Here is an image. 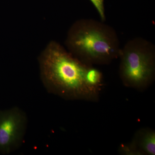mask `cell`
Segmentation results:
<instances>
[{"label": "cell", "mask_w": 155, "mask_h": 155, "mask_svg": "<svg viewBox=\"0 0 155 155\" xmlns=\"http://www.w3.org/2000/svg\"><path fill=\"white\" fill-rule=\"evenodd\" d=\"M38 62L42 81L49 92L66 100L98 101L104 85L102 72L57 42H50Z\"/></svg>", "instance_id": "1"}, {"label": "cell", "mask_w": 155, "mask_h": 155, "mask_svg": "<svg viewBox=\"0 0 155 155\" xmlns=\"http://www.w3.org/2000/svg\"><path fill=\"white\" fill-rule=\"evenodd\" d=\"M69 52L84 64L106 65L119 58L120 41L116 31L104 22L79 19L69 28L66 38Z\"/></svg>", "instance_id": "2"}, {"label": "cell", "mask_w": 155, "mask_h": 155, "mask_svg": "<svg viewBox=\"0 0 155 155\" xmlns=\"http://www.w3.org/2000/svg\"><path fill=\"white\" fill-rule=\"evenodd\" d=\"M119 74L127 87L143 90L154 81L155 46L142 38L131 39L121 48Z\"/></svg>", "instance_id": "3"}, {"label": "cell", "mask_w": 155, "mask_h": 155, "mask_svg": "<svg viewBox=\"0 0 155 155\" xmlns=\"http://www.w3.org/2000/svg\"><path fill=\"white\" fill-rule=\"evenodd\" d=\"M28 119L17 107L0 114V150L9 153L20 147L27 129Z\"/></svg>", "instance_id": "4"}, {"label": "cell", "mask_w": 155, "mask_h": 155, "mask_svg": "<svg viewBox=\"0 0 155 155\" xmlns=\"http://www.w3.org/2000/svg\"><path fill=\"white\" fill-rule=\"evenodd\" d=\"M119 151L122 155H155V130L147 127L140 129L132 141L119 147Z\"/></svg>", "instance_id": "5"}, {"label": "cell", "mask_w": 155, "mask_h": 155, "mask_svg": "<svg viewBox=\"0 0 155 155\" xmlns=\"http://www.w3.org/2000/svg\"><path fill=\"white\" fill-rule=\"evenodd\" d=\"M96 9L101 17V21L104 22L106 17L105 12L104 0H90Z\"/></svg>", "instance_id": "6"}]
</instances>
